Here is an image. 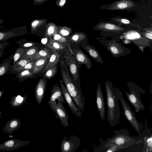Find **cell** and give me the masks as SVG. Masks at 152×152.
Masks as SVG:
<instances>
[{
  "instance_id": "6da1fadb",
  "label": "cell",
  "mask_w": 152,
  "mask_h": 152,
  "mask_svg": "<svg viewBox=\"0 0 152 152\" xmlns=\"http://www.w3.org/2000/svg\"><path fill=\"white\" fill-rule=\"evenodd\" d=\"M105 86L107 108V118L110 126L112 127L120 122V107L112 82L107 80L105 82Z\"/></svg>"
},
{
  "instance_id": "7a4b0ae2",
  "label": "cell",
  "mask_w": 152,
  "mask_h": 152,
  "mask_svg": "<svg viewBox=\"0 0 152 152\" xmlns=\"http://www.w3.org/2000/svg\"><path fill=\"white\" fill-rule=\"evenodd\" d=\"M61 63L63 66L62 67L60 65L63 83L77 107L81 111H83L86 98L83 96L80 87H77L72 81L67 66L63 61H61Z\"/></svg>"
},
{
  "instance_id": "3957f363",
  "label": "cell",
  "mask_w": 152,
  "mask_h": 152,
  "mask_svg": "<svg viewBox=\"0 0 152 152\" xmlns=\"http://www.w3.org/2000/svg\"><path fill=\"white\" fill-rule=\"evenodd\" d=\"M129 93L125 91L126 96L128 100L134 107L136 113L140 110H144L145 107L142 103L141 97V94H145L146 91L136 84L130 82L127 83Z\"/></svg>"
},
{
  "instance_id": "277c9868",
  "label": "cell",
  "mask_w": 152,
  "mask_h": 152,
  "mask_svg": "<svg viewBox=\"0 0 152 152\" xmlns=\"http://www.w3.org/2000/svg\"><path fill=\"white\" fill-rule=\"evenodd\" d=\"M140 31L136 30H127L121 33L119 38L116 39H118V40H121L126 44L132 43L142 52L146 47H151V48L152 41L142 37Z\"/></svg>"
},
{
  "instance_id": "5b68a950",
  "label": "cell",
  "mask_w": 152,
  "mask_h": 152,
  "mask_svg": "<svg viewBox=\"0 0 152 152\" xmlns=\"http://www.w3.org/2000/svg\"><path fill=\"white\" fill-rule=\"evenodd\" d=\"M99 41L109 51L112 56L115 58L126 56L131 51L124 46L122 43L115 39H107L104 38L98 39Z\"/></svg>"
},
{
  "instance_id": "8992f818",
  "label": "cell",
  "mask_w": 152,
  "mask_h": 152,
  "mask_svg": "<svg viewBox=\"0 0 152 152\" xmlns=\"http://www.w3.org/2000/svg\"><path fill=\"white\" fill-rule=\"evenodd\" d=\"M114 88L116 95L122 106L125 117L136 132L138 134H140L143 128L142 124L137 120L130 106L124 99L119 89L116 87Z\"/></svg>"
},
{
  "instance_id": "52a82bcc",
  "label": "cell",
  "mask_w": 152,
  "mask_h": 152,
  "mask_svg": "<svg viewBox=\"0 0 152 152\" xmlns=\"http://www.w3.org/2000/svg\"><path fill=\"white\" fill-rule=\"evenodd\" d=\"M114 133L115 134L112 138H107L106 141L115 144L120 150L133 145L137 140L136 138L131 137L128 131L125 129L116 130Z\"/></svg>"
},
{
  "instance_id": "ba28073f",
  "label": "cell",
  "mask_w": 152,
  "mask_h": 152,
  "mask_svg": "<svg viewBox=\"0 0 152 152\" xmlns=\"http://www.w3.org/2000/svg\"><path fill=\"white\" fill-rule=\"evenodd\" d=\"M64 59L69 67L70 74L74 81L79 77L78 66L75 57L68 49H65Z\"/></svg>"
},
{
  "instance_id": "9c48e42d",
  "label": "cell",
  "mask_w": 152,
  "mask_h": 152,
  "mask_svg": "<svg viewBox=\"0 0 152 152\" xmlns=\"http://www.w3.org/2000/svg\"><path fill=\"white\" fill-rule=\"evenodd\" d=\"M80 143V139L75 135H72L68 140L65 136L61 142V151L74 152L79 147Z\"/></svg>"
},
{
  "instance_id": "30bf717a",
  "label": "cell",
  "mask_w": 152,
  "mask_h": 152,
  "mask_svg": "<svg viewBox=\"0 0 152 152\" xmlns=\"http://www.w3.org/2000/svg\"><path fill=\"white\" fill-rule=\"evenodd\" d=\"M50 107L55 113L64 127L69 125V117L62 103L58 101V103H53L48 102Z\"/></svg>"
},
{
  "instance_id": "8fae6325",
  "label": "cell",
  "mask_w": 152,
  "mask_h": 152,
  "mask_svg": "<svg viewBox=\"0 0 152 152\" xmlns=\"http://www.w3.org/2000/svg\"><path fill=\"white\" fill-rule=\"evenodd\" d=\"M26 26L14 28L9 30L4 29L0 31V42L7 41L11 38L20 36L26 32Z\"/></svg>"
},
{
  "instance_id": "7c38bea8",
  "label": "cell",
  "mask_w": 152,
  "mask_h": 152,
  "mask_svg": "<svg viewBox=\"0 0 152 152\" xmlns=\"http://www.w3.org/2000/svg\"><path fill=\"white\" fill-rule=\"evenodd\" d=\"M60 83L62 94L66 102L72 113L77 116L80 118L82 116L81 111L77 107L74 100L64 85L62 80H60Z\"/></svg>"
},
{
  "instance_id": "4fadbf2b",
  "label": "cell",
  "mask_w": 152,
  "mask_h": 152,
  "mask_svg": "<svg viewBox=\"0 0 152 152\" xmlns=\"http://www.w3.org/2000/svg\"><path fill=\"white\" fill-rule=\"evenodd\" d=\"M96 30H100L107 32L121 33L127 30V28L120 26L107 22H100L94 27Z\"/></svg>"
},
{
  "instance_id": "5bb4252c",
  "label": "cell",
  "mask_w": 152,
  "mask_h": 152,
  "mask_svg": "<svg viewBox=\"0 0 152 152\" xmlns=\"http://www.w3.org/2000/svg\"><path fill=\"white\" fill-rule=\"evenodd\" d=\"M30 142L29 141L16 139L10 140L0 144V151H6L16 150Z\"/></svg>"
},
{
  "instance_id": "9a60e30c",
  "label": "cell",
  "mask_w": 152,
  "mask_h": 152,
  "mask_svg": "<svg viewBox=\"0 0 152 152\" xmlns=\"http://www.w3.org/2000/svg\"><path fill=\"white\" fill-rule=\"evenodd\" d=\"M96 103L97 109L101 119L104 120L105 118L104 100L101 84L98 83L96 89Z\"/></svg>"
},
{
  "instance_id": "2e32d148",
  "label": "cell",
  "mask_w": 152,
  "mask_h": 152,
  "mask_svg": "<svg viewBox=\"0 0 152 152\" xmlns=\"http://www.w3.org/2000/svg\"><path fill=\"white\" fill-rule=\"evenodd\" d=\"M47 80L42 77L38 82L35 88V94L37 102L40 104L44 97L47 86Z\"/></svg>"
},
{
  "instance_id": "e0dca14e",
  "label": "cell",
  "mask_w": 152,
  "mask_h": 152,
  "mask_svg": "<svg viewBox=\"0 0 152 152\" xmlns=\"http://www.w3.org/2000/svg\"><path fill=\"white\" fill-rule=\"evenodd\" d=\"M73 52L77 63L79 64H85L88 69H91L93 65L91 60L81 50L74 49Z\"/></svg>"
},
{
  "instance_id": "ac0fdd59",
  "label": "cell",
  "mask_w": 152,
  "mask_h": 152,
  "mask_svg": "<svg viewBox=\"0 0 152 152\" xmlns=\"http://www.w3.org/2000/svg\"><path fill=\"white\" fill-rule=\"evenodd\" d=\"M145 127L143 132L145 136H143V147L142 152H151L152 151V136L151 133V129H148L147 126V121L145 122Z\"/></svg>"
},
{
  "instance_id": "d6986e66",
  "label": "cell",
  "mask_w": 152,
  "mask_h": 152,
  "mask_svg": "<svg viewBox=\"0 0 152 152\" xmlns=\"http://www.w3.org/2000/svg\"><path fill=\"white\" fill-rule=\"evenodd\" d=\"M80 46L95 61L101 64L103 63V59L95 48L88 43L87 41L83 42Z\"/></svg>"
},
{
  "instance_id": "ffe728a7",
  "label": "cell",
  "mask_w": 152,
  "mask_h": 152,
  "mask_svg": "<svg viewBox=\"0 0 152 152\" xmlns=\"http://www.w3.org/2000/svg\"><path fill=\"white\" fill-rule=\"evenodd\" d=\"M135 5V3L131 0H121L114 2L109 5L108 9L111 10H125Z\"/></svg>"
},
{
  "instance_id": "44dd1931",
  "label": "cell",
  "mask_w": 152,
  "mask_h": 152,
  "mask_svg": "<svg viewBox=\"0 0 152 152\" xmlns=\"http://www.w3.org/2000/svg\"><path fill=\"white\" fill-rule=\"evenodd\" d=\"M56 100L62 103L65 102L61 89L57 83L53 86L51 90L50 98L48 102L56 103Z\"/></svg>"
},
{
  "instance_id": "7402d4cb",
  "label": "cell",
  "mask_w": 152,
  "mask_h": 152,
  "mask_svg": "<svg viewBox=\"0 0 152 152\" xmlns=\"http://www.w3.org/2000/svg\"><path fill=\"white\" fill-rule=\"evenodd\" d=\"M21 122L20 119L15 118L8 121L4 125L3 131L5 133L11 134L19 128L21 126Z\"/></svg>"
},
{
  "instance_id": "603a6c76",
  "label": "cell",
  "mask_w": 152,
  "mask_h": 152,
  "mask_svg": "<svg viewBox=\"0 0 152 152\" xmlns=\"http://www.w3.org/2000/svg\"><path fill=\"white\" fill-rule=\"evenodd\" d=\"M50 55L51 54L47 56L39 58L35 60L32 71L33 74L35 75L42 70L47 63L48 60L50 57Z\"/></svg>"
},
{
  "instance_id": "cb8c5ba5",
  "label": "cell",
  "mask_w": 152,
  "mask_h": 152,
  "mask_svg": "<svg viewBox=\"0 0 152 152\" xmlns=\"http://www.w3.org/2000/svg\"><path fill=\"white\" fill-rule=\"evenodd\" d=\"M61 54L58 51H53L49 58L48 63L43 69L42 73L45 72L48 70L56 66L59 61Z\"/></svg>"
},
{
  "instance_id": "d4e9b609",
  "label": "cell",
  "mask_w": 152,
  "mask_h": 152,
  "mask_svg": "<svg viewBox=\"0 0 152 152\" xmlns=\"http://www.w3.org/2000/svg\"><path fill=\"white\" fill-rule=\"evenodd\" d=\"M27 96L26 94L24 96L18 95L12 96L10 101L12 107H20L24 103L29 104L27 102Z\"/></svg>"
},
{
  "instance_id": "484cf974",
  "label": "cell",
  "mask_w": 152,
  "mask_h": 152,
  "mask_svg": "<svg viewBox=\"0 0 152 152\" xmlns=\"http://www.w3.org/2000/svg\"><path fill=\"white\" fill-rule=\"evenodd\" d=\"M13 54L11 55L0 64V77L9 72L11 66V63L13 60Z\"/></svg>"
},
{
  "instance_id": "4316f807",
  "label": "cell",
  "mask_w": 152,
  "mask_h": 152,
  "mask_svg": "<svg viewBox=\"0 0 152 152\" xmlns=\"http://www.w3.org/2000/svg\"><path fill=\"white\" fill-rule=\"evenodd\" d=\"M46 46L48 48L52 49L53 51H59L66 49V47L68 45L58 42L54 40L51 37L49 38Z\"/></svg>"
},
{
  "instance_id": "83f0119b",
  "label": "cell",
  "mask_w": 152,
  "mask_h": 152,
  "mask_svg": "<svg viewBox=\"0 0 152 152\" xmlns=\"http://www.w3.org/2000/svg\"><path fill=\"white\" fill-rule=\"evenodd\" d=\"M32 61L33 60L31 59H20L15 63L12 67L10 68L9 71L10 73L15 74L26 64Z\"/></svg>"
},
{
  "instance_id": "f1b7e54d",
  "label": "cell",
  "mask_w": 152,
  "mask_h": 152,
  "mask_svg": "<svg viewBox=\"0 0 152 152\" xmlns=\"http://www.w3.org/2000/svg\"><path fill=\"white\" fill-rule=\"evenodd\" d=\"M87 37L84 32H76L67 39L68 42L71 43H77L87 39Z\"/></svg>"
},
{
  "instance_id": "f546056e",
  "label": "cell",
  "mask_w": 152,
  "mask_h": 152,
  "mask_svg": "<svg viewBox=\"0 0 152 152\" xmlns=\"http://www.w3.org/2000/svg\"><path fill=\"white\" fill-rule=\"evenodd\" d=\"M58 31V27L55 24L52 23H48L45 26V37H52L57 34Z\"/></svg>"
},
{
  "instance_id": "4dcf8cb0",
  "label": "cell",
  "mask_w": 152,
  "mask_h": 152,
  "mask_svg": "<svg viewBox=\"0 0 152 152\" xmlns=\"http://www.w3.org/2000/svg\"><path fill=\"white\" fill-rule=\"evenodd\" d=\"M16 77L18 80V82L25 81L26 79L31 78L34 75L31 71L26 70L15 74Z\"/></svg>"
},
{
  "instance_id": "1f68e13d",
  "label": "cell",
  "mask_w": 152,
  "mask_h": 152,
  "mask_svg": "<svg viewBox=\"0 0 152 152\" xmlns=\"http://www.w3.org/2000/svg\"><path fill=\"white\" fill-rule=\"evenodd\" d=\"M101 143V147H104V149L106 148L105 151L106 152H116L120 150L118 146L114 143L108 142L106 141H103L102 138L99 140Z\"/></svg>"
},
{
  "instance_id": "d6a6232c",
  "label": "cell",
  "mask_w": 152,
  "mask_h": 152,
  "mask_svg": "<svg viewBox=\"0 0 152 152\" xmlns=\"http://www.w3.org/2000/svg\"><path fill=\"white\" fill-rule=\"evenodd\" d=\"M113 21L119 24L120 25H123L124 26L132 28H136L140 30L141 28L136 24L133 23L129 20L122 18H114Z\"/></svg>"
},
{
  "instance_id": "836d02e7",
  "label": "cell",
  "mask_w": 152,
  "mask_h": 152,
  "mask_svg": "<svg viewBox=\"0 0 152 152\" xmlns=\"http://www.w3.org/2000/svg\"><path fill=\"white\" fill-rule=\"evenodd\" d=\"M39 47L34 46L26 48L25 51L21 58L30 59L33 58L38 50Z\"/></svg>"
},
{
  "instance_id": "e575fe53",
  "label": "cell",
  "mask_w": 152,
  "mask_h": 152,
  "mask_svg": "<svg viewBox=\"0 0 152 152\" xmlns=\"http://www.w3.org/2000/svg\"><path fill=\"white\" fill-rule=\"evenodd\" d=\"M46 19H41L33 20L31 23V33L35 31L39 27L45 25L47 22Z\"/></svg>"
},
{
  "instance_id": "d590c367",
  "label": "cell",
  "mask_w": 152,
  "mask_h": 152,
  "mask_svg": "<svg viewBox=\"0 0 152 152\" xmlns=\"http://www.w3.org/2000/svg\"><path fill=\"white\" fill-rule=\"evenodd\" d=\"M25 49L26 48H23L19 47L17 49L15 52L13 54V61L10 68L12 67L18 60L22 58Z\"/></svg>"
},
{
  "instance_id": "8d00e7d4",
  "label": "cell",
  "mask_w": 152,
  "mask_h": 152,
  "mask_svg": "<svg viewBox=\"0 0 152 152\" xmlns=\"http://www.w3.org/2000/svg\"><path fill=\"white\" fill-rule=\"evenodd\" d=\"M57 34L66 37L68 36L72 32V29L66 26H58Z\"/></svg>"
},
{
  "instance_id": "74e56055",
  "label": "cell",
  "mask_w": 152,
  "mask_h": 152,
  "mask_svg": "<svg viewBox=\"0 0 152 152\" xmlns=\"http://www.w3.org/2000/svg\"><path fill=\"white\" fill-rule=\"evenodd\" d=\"M15 42L16 44L19 45V47L23 48H27L35 46L37 44L35 42L27 41L24 39H20Z\"/></svg>"
},
{
  "instance_id": "f35d334b",
  "label": "cell",
  "mask_w": 152,
  "mask_h": 152,
  "mask_svg": "<svg viewBox=\"0 0 152 152\" xmlns=\"http://www.w3.org/2000/svg\"><path fill=\"white\" fill-rule=\"evenodd\" d=\"M49 53V51L46 47L42 48L38 50L35 56L30 59L34 60L39 58L47 56L50 54Z\"/></svg>"
},
{
  "instance_id": "ab89813d",
  "label": "cell",
  "mask_w": 152,
  "mask_h": 152,
  "mask_svg": "<svg viewBox=\"0 0 152 152\" xmlns=\"http://www.w3.org/2000/svg\"><path fill=\"white\" fill-rule=\"evenodd\" d=\"M58 67L56 65L54 67L48 70L44 75V77L45 78L50 79L56 75L57 73Z\"/></svg>"
},
{
  "instance_id": "60d3db41",
  "label": "cell",
  "mask_w": 152,
  "mask_h": 152,
  "mask_svg": "<svg viewBox=\"0 0 152 152\" xmlns=\"http://www.w3.org/2000/svg\"><path fill=\"white\" fill-rule=\"evenodd\" d=\"M53 39L58 42L69 45L66 44V43L69 44L68 40L66 38L58 34L53 37Z\"/></svg>"
},
{
  "instance_id": "b9f144b4",
  "label": "cell",
  "mask_w": 152,
  "mask_h": 152,
  "mask_svg": "<svg viewBox=\"0 0 152 152\" xmlns=\"http://www.w3.org/2000/svg\"><path fill=\"white\" fill-rule=\"evenodd\" d=\"M143 29L145 31L139 32L141 36L143 38L152 41V30H148L146 28H144Z\"/></svg>"
},
{
  "instance_id": "7bdbcfd3",
  "label": "cell",
  "mask_w": 152,
  "mask_h": 152,
  "mask_svg": "<svg viewBox=\"0 0 152 152\" xmlns=\"http://www.w3.org/2000/svg\"><path fill=\"white\" fill-rule=\"evenodd\" d=\"M35 61V60H33L28 63L21 69L18 70L16 73L19 72L26 70H28L32 72Z\"/></svg>"
},
{
  "instance_id": "ee69618b",
  "label": "cell",
  "mask_w": 152,
  "mask_h": 152,
  "mask_svg": "<svg viewBox=\"0 0 152 152\" xmlns=\"http://www.w3.org/2000/svg\"><path fill=\"white\" fill-rule=\"evenodd\" d=\"M7 41L0 42V53L3 52L4 49L9 45Z\"/></svg>"
},
{
  "instance_id": "f6af8a7d",
  "label": "cell",
  "mask_w": 152,
  "mask_h": 152,
  "mask_svg": "<svg viewBox=\"0 0 152 152\" xmlns=\"http://www.w3.org/2000/svg\"><path fill=\"white\" fill-rule=\"evenodd\" d=\"M67 0H57L56 4L60 7H62L65 4Z\"/></svg>"
},
{
  "instance_id": "bcb514c9",
  "label": "cell",
  "mask_w": 152,
  "mask_h": 152,
  "mask_svg": "<svg viewBox=\"0 0 152 152\" xmlns=\"http://www.w3.org/2000/svg\"><path fill=\"white\" fill-rule=\"evenodd\" d=\"M48 0H33V3L34 5L40 4Z\"/></svg>"
},
{
  "instance_id": "7dc6e473",
  "label": "cell",
  "mask_w": 152,
  "mask_h": 152,
  "mask_svg": "<svg viewBox=\"0 0 152 152\" xmlns=\"http://www.w3.org/2000/svg\"><path fill=\"white\" fill-rule=\"evenodd\" d=\"M4 91H1L0 90V98L2 96L3 94L4 93Z\"/></svg>"
},
{
  "instance_id": "c3c4849f",
  "label": "cell",
  "mask_w": 152,
  "mask_h": 152,
  "mask_svg": "<svg viewBox=\"0 0 152 152\" xmlns=\"http://www.w3.org/2000/svg\"><path fill=\"white\" fill-rule=\"evenodd\" d=\"M4 22V20L0 18V24H1L3 23Z\"/></svg>"
},
{
  "instance_id": "681fc988",
  "label": "cell",
  "mask_w": 152,
  "mask_h": 152,
  "mask_svg": "<svg viewBox=\"0 0 152 152\" xmlns=\"http://www.w3.org/2000/svg\"><path fill=\"white\" fill-rule=\"evenodd\" d=\"M3 54V52L0 53V58L2 57Z\"/></svg>"
},
{
  "instance_id": "f907efd6",
  "label": "cell",
  "mask_w": 152,
  "mask_h": 152,
  "mask_svg": "<svg viewBox=\"0 0 152 152\" xmlns=\"http://www.w3.org/2000/svg\"><path fill=\"white\" fill-rule=\"evenodd\" d=\"M3 28V26H0V29H1Z\"/></svg>"
},
{
  "instance_id": "816d5d0a",
  "label": "cell",
  "mask_w": 152,
  "mask_h": 152,
  "mask_svg": "<svg viewBox=\"0 0 152 152\" xmlns=\"http://www.w3.org/2000/svg\"><path fill=\"white\" fill-rule=\"evenodd\" d=\"M1 112L0 111V115H1Z\"/></svg>"
}]
</instances>
